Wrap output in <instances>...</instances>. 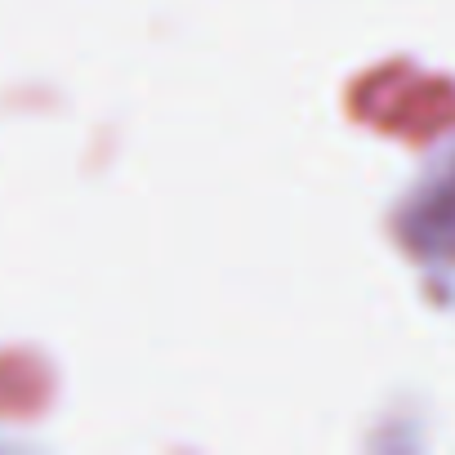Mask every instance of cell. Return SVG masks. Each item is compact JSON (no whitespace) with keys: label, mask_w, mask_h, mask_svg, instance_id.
I'll return each instance as SVG.
<instances>
[]
</instances>
